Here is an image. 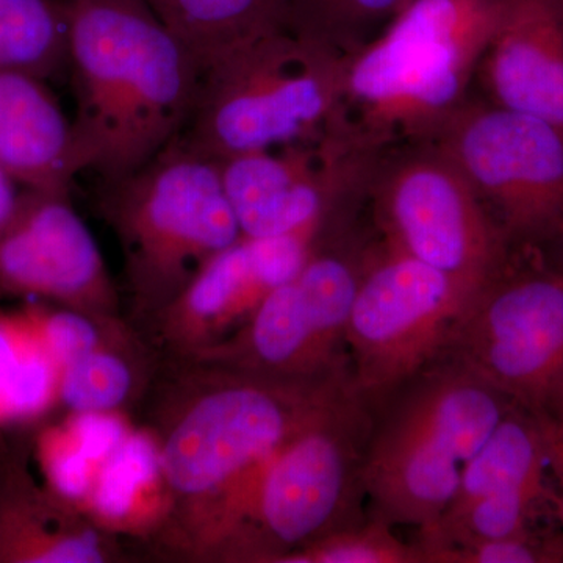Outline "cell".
<instances>
[{
  "label": "cell",
  "mask_w": 563,
  "mask_h": 563,
  "mask_svg": "<svg viewBox=\"0 0 563 563\" xmlns=\"http://www.w3.org/2000/svg\"><path fill=\"white\" fill-rule=\"evenodd\" d=\"M468 302L446 274L379 239L347 320L355 391L374 402L439 361Z\"/></svg>",
  "instance_id": "cell-12"
},
{
  "label": "cell",
  "mask_w": 563,
  "mask_h": 563,
  "mask_svg": "<svg viewBox=\"0 0 563 563\" xmlns=\"http://www.w3.org/2000/svg\"><path fill=\"white\" fill-rule=\"evenodd\" d=\"M65 429L81 454L95 463L96 472L131 433L113 412L74 413Z\"/></svg>",
  "instance_id": "cell-30"
},
{
  "label": "cell",
  "mask_w": 563,
  "mask_h": 563,
  "mask_svg": "<svg viewBox=\"0 0 563 563\" xmlns=\"http://www.w3.org/2000/svg\"><path fill=\"white\" fill-rule=\"evenodd\" d=\"M344 62L280 31L202 70L181 139L217 161L317 139L339 124Z\"/></svg>",
  "instance_id": "cell-7"
},
{
  "label": "cell",
  "mask_w": 563,
  "mask_h": 563,
  "mask_svg": "<svg viewBox=\"0 0 563 563\" xmlns=\"http://www.w3.org/2000/svg\"><path fill=\"white\" fill-rule=\"evenodd\" d=\"M424 563H563V531L537 528L501 539L439 548Z\"/></svg>",
  "instance_id": "cell-27"
},
{
  "label": "cell",
  "mask_w": 563,
  "mask_h": 563,
  "mask_svg": "<svg viewBox=\"0 0 563 563\" xmlns=\"http://www.w3.org/2000/svg\"><path fill=\"white\" fill-rule=\"evenodd\" d=\"M20 192V185L0 166V225L13 213Z\"/></svg>",
  "instance_id": "cell-31"
},
{
  "label": "cell",
  "mask_w": 563,
  "mask_h": 563,
  "mask_svg": "<svg viewBox=\"0 0 563 563\" xmlns=\"http://www.w3.org/2000/svg\"><path fill=\"white\" fill-rule=\"evenodd\" d=\"M318 236L242 239L214 255L158 317L166 336L188 354L220 346L250 320L263 299L292 279Z\"/></svg>",
  "instance_id": "cell-15"
},
{
  "label": "cell",
  "mask_w": 563,
  "mask_h": 563,
  "mask_svg": "<svg viewBox=\"0 0 563 563\" xmlns=\"http://www.w3.org/2000/svg\"><path fill=\"white\" fill-rule=\"evenodd\" d=\"M0 295L106 314L114 290L95 236L69 195L22 190L0 225Z\"/></svg>",
  "instance_id": "cell-14"
},
{
  "label": "cell",
  "mask_w": 563,
  "mask_h": 563,
  "mask_svg": "<svg viewBox=\"0 0 563 563\" xmlns=\"http://www.w3.org/2000/svg\"><path fill=\"white\" fill-rule=\"evenodd\" d=\"M57 507L20 463L0 455V562H102L101 539L88 529L70 528Z\"/></svg>",
  "instance_id": "cell-18"
},
{
  "label": "cell",
  "mask_w": 563,
  "mask_h": 563,
  "mask_svg": "<svg viewBox=\"0 0 563 563\" xmlns=\"http://www.w3.org/2000/svg\"><path fill=\"white\" fill-rule=\"evenodd\" d=\"M363 485L372 515L393 528H431L453 501L463 468L515 406L440 357L369 402Z\"/></svg>",
  "instance_id": "cell-4"
},
{
  "label": "cell",
  "mask_w": 563,
  "mask_h": 563,
  "mask_svg": "<svg viewBox=\"0 0 563 563\" xmlns=\"http://www.w3.org/2000/svg\"><path fill=\"white\" fill-rule=\"evenodd\" d=\"M0 69L44 81L69 69L66 0H0Z\"/></svg>",
  "instance_id": "cell-21"
},
{
  "label": "cell",
  "mask_w": 563,
  "mask_h": 563,
  "mask_svg": "<svg viewBox=\"0 0 563 563\" xmlns=\"http://www.w3.org/2000/svg\"><path fill=\"white\" fill-rule=\"evenodd\" d=\"M379 233L369 211L322 233L292 279L274 288L213 362L282 377L351 373L346 328Z\"/></svg>",
  "instance_id": "cell-9"
},
{
  "label": "cell",
  "mask_w": 563,
  "mask_h": 563,
  "mask_svg": "<svg viewBox=\"0 0 563 563\" xmlns=\"http://www.w3.org/2000/svg\"><path fill=\"white\" fill-rule=\"evenodd\" d=\"M369 426L372 406L354 387L322 407L255 474L214 543L242 561L285 562L365 520Z\"/></svg>",
  "instance_id": "cell-5"
},
{
  "label": "cell",
  "mask_w": 563,
  "mask_h": 563,
  "mask_svg": "<svg viewBox=\"0 0 563 563\" xmlns=\"http://www.w3.org/2000/svg\"><path fill=\"white\" fill-rule=\"evenodd\" d=\"M474 92L563 131V0H503Z\"/></svg>",
  "instance_id": "cell-16"
},
{
  "label": "cell",
  "mask_w": 563,
  "mask_h": 563,
  "mask_svg": "<svg viewBox=\"0 0 563 563\" xmlns=\"http://www.w3.org/2000/svg\"><path fill=\"white\" fill-rule=\"evenodd\" d=\"M368 211L388 246L446 274L470 301L512 251L472 185L435 143L379 151L369 174Z\"/></svg>",
  "instance_id": "cell-10"
},
{
  "label": "cell",
  "mask_w": 563,
  "mask_h": 563,
  "mask_svg": "<svg viewBox=\"0 0 563 563\" xmlns=\"http://www.w3.org/2000/svg\"><path fill=\"white\" fill-rule=\"evenodd\" d=\"M36 331L58 372L102 346V333L90 313L62 307L47 310L41 306H27Z\"/></svg>",
  "instance_id": "cell-28"
},
{
  "label": "cell",
  "mask_w": 563,
  "mask_h": 563,
  "mask_svg": "<svg viewBox=\"0 0 563 563\" xmlns=\"http://www.w3.org/2000/svg\"><path fill=\"white\" fill-rule=\"evenodd\" d=\"M213 369L168 413L155 442L169 499L199 512L213 507L217 539L266 461L352 379L272 376L222 363Z\"/></svg>",
  "instance_id": "cell-2"
},
{
  "label": "cell",
  "mask_w": 563,
  "mask_h": 563,
  "mask_svg": "<svg viewBox=\"0 0 563 563\" xmlns=\"http://www.w3.org/2000/svg\"><path fill=\"white\" fill-rule=\"evenodd\" d=\"M454 162L510 250L563 225V131L476 92L433 141Z\"/></svg>",
  "instance_id": "cell-11"
},
{
  "label": "cell",
  "mask_w": 563,
  "mask_h": 563,
  "mask_svg": "<svg viewBox=\"0 0 563 563\" xmlns=\"http://www.w3.org/2000/svg\"><path fill=\"white\" fill-rule=\"evenodd\" d=\"M73 125L85 172L128 176L184 132L201 85L190 49L147 0H66Z\"/></svg>",
  "instance_id": "cell-1"
},
{
  "label": "cell",
  "mask_w": 563,
  "mask_h": 563,
  "mask_svg": "<svg viewBox=\"0 0 563 563\" xmlns=\"http://www.w3.org/2000/svg\"><path fill=\"white\" fill-rule=\"evenodd\" d=\"M162 483L157 442L147 432H131L113 454L99 465L88 503L109 523H124L135 512L144 493Z\"/></svg>",
  "instance_id": "cell-24"
},
{
  "label": "cell",
  "mask_w": 563,
  "mask_h": 563,
  "mask_svg": "<svg viewBox=\"0 0 563 563\" xmlns=\"http://www.w3.org/2000/svg\"><path fill=\"white\" fill-rule=\"evenodd\" d=\"M442 357L555 428L563 409V269L539 247L510 251L459 317Z\"/></svg>",
  "instance_id": "cell-8"
},
{
  "label": "cell",
  "mask_w": 563,
  "mask_h": 563,
  "mask_svg": "<svg viewBox=\"0 0 563 563\" xmlns=\"http://www.w3.org/2000/svg\"><path fill=\"white\" fill-rule=\"evenodd\" d=\"M555 431L521 407L514 406L463 468L461 483L444 514L520 488L558 485Z\"/></svg>",
  "instance_id": "cell-19"
},
{
  "label": "cell",
  "mask_w": 563,
  "mask_h": 563,
  "mask_svg": "<svg viewBox=\"0 0 563 563\" xmlns=\"http://www.w3.org/2000/svg\"><path fill=\"white\" fill-rule=\"evenodd\" d=\"M58 396V369L27 310L0 314V422L35 418Z\"/></svg>",
  "instance_id": "cell-22"
},
{
  "label": "cell",
  "mask_w": 563,
  "mask_h": 563,
  "mask_svg": "<svg viewBox=\"0 0 563 563\" xmlns=\"http://www.w3.org/2000/svg\"><path fill=\"white\" fill-rule=\"evenodd\" d=\"M40 459L52 498L62 499V504L88 501L96 465L81 454L65 428L55 429L43 437Z\"/></svg>",
  "instance_id": "cell-29"
},
{
  "label": "cell",
  "mask_w": 563,
  "mask_h": 563,
  "mask_svg": "<svg viewBox=\"0 0 563 563\" xmlns=\"http://www.w3.org/2000/svg\"><path fill=\"white\" fill-rule=\"evenodd\" d=\"M503 0H412L344 62V131L366 147L433 143L474 95Z\"/></svg>",
  "instance_id": "cell-3"
},
{
  "label": "cell",
  "mask_w": 563,
  "mask_h": 563,
  "mask_svg": "<svg viewBox=\"0 0 563 563\" xmlns=\"http://www.w3.org/2000/svg\"><path fill=\"white\" fill-rule=\"evenodd\" d=\"M135 384L131 363L102 344L58 372V398L74 413L114 412Z\"/></svg>",
  "instance_id": "cell-25"
},
{
  "label": "cell",
  "mask_w": 563,
  "mask_h": 563,
  "mask_svg": "<svg viewBox=\"0 0 563 563\" xmlns=\"http://www.w3.org/2000/svg\"><path fill=\"white\" fill-rule=\"evenodd\" d=\"M412 0H290L288 31L346 62L365 49Z\"/></svg>",
  "instance_id": "cell-23"
},
{
  "label": "cell",
  "mask_w": 563,
  "mask_h": 563,
  "mask_svg": "<svg viewBox=\"0 0 563 563\" xmlns=\"http://www.w3.org/2000/svg\"><path fill=\"white\" fill-rule=\"evenodd\" d=\"M284 563H422L417 543H406L393 526L372 515L296 551Z\"/></svg>",
  "instance_id": "cell-26"
},
{
  "label": "cell",
  "mask_w": 563,
  "mask_h": 563,
  "mask_svg": "<svg viewBox=\"0 0 563 563\" xmlns=\"http://www.w3.org/2000/svg\"><path fill=\"white\" fill-rule=\"evenodd\" d=\"M0 166L22 190L69 195L85 172L73 121L46 81L0 69Z\"/></svg>",
  "instance_id": "cell-17"
},
{
  "label": "cell",
  "mask_w": 563,
  "mask_h": 563,
  "mask_svg": "<svg viewBox=\"0 0 563 563\" xmlns=\"http://www.w3.org/2000/svg\"><path fill=\"white\" fill-rule=\"evenodd\" d=\"M201 70L243 44L288 31L290 0H147Z\"/></svg>",
  "instance_id": "cell-20"
},
{
  "label": "cell",
  "mask_w": 563,
  "mask_h": 563,
  "mask_svg": "<svg viewBox=\"0 0 563 563\" xmlns=\"http://www.w3.org/2000/svg\"><path fill=\"white\" fill-rule=\"evenodd\" d=\"M377 152L339 122L317 139L218 162L244 239L320 236L365 207Z\"/></svg>",
  "instance_id": "cell-13"
},
{
  "label": "cell",
  "mask_w": 563,
  "mask_h": 563,
  "mask_svg": "<svg viewBox=\"0 0 563 563\" xmlns=\"http://www.w3.org/2000/svg\"><path fill=\"white\" fill-rule=\"evenodd\" d=\"M103 187L102 214L120 240L129 291L144 312H162L214 255L242 239L220 162L180 135Z\"/></svg>",
  "instance_id": "cell-6"
},
{
  "label": "cell",
  "mask_w": 563,
  "mask_h": 563,
  "mask_svg": "<svg viewBox=\"0 0 563 563\" xmlns=\"http://www.w3.org/2000/svg\"><path fill=\"white\" fill-rule=\"evenodd\" d=\"M555 455H558V476L563 487V409L559 415L558 421H555Z\"/></svg>",
  "instance_id": "cell-33"
},
{
  "label": "cell",
  "mask_w": 563,
  "mask_h": 563,
  "mask_svg": "<svg viewBox=\"0 0 563 563\" xmlns=\"http://www.w3.org/2000/svg\"><path fill=\"white\" fill-rule=\"evenodd\" d=\"M539 250L543 252L548 261L553 262L554 265L563 269V225Z\"/></svg>",
  "instance_id": "cell-32"
}]
</instances>
